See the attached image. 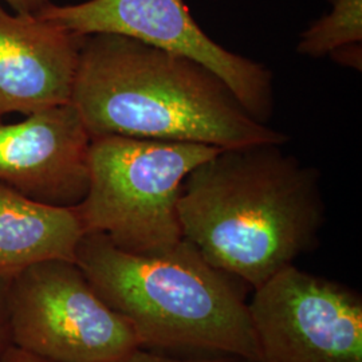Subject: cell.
I'll return each instance as SVG.
<instances>
[{
  "instance_id": "cell-8",
  "label": "cell",
  "mask_w": 362,
  "mask_h": 362,
  "mask_svg": "<svg viewBox=\"0 0 362 362\" xmlns=\"http://www.w3.org/2000/svg\"><path fill=\"white\" fill-rule=\"evenodd\" d=\"M90 143L71 103L0 121V184L43 204L77 207L89 189Z\"/></svg>"
},
{
  "instance_id": "cell-12",
  "label": "cell",
  "mask_w": 362,
  "mask_h": 362,
  "mask_svg": "<svg viewBox=\"0 0 362 362\" xmlns=\"http://www.w3.org/2000/svg\"><path fill=\"white\" fill-rule=\"evenodd\" d=\"M124 362H251L230 354H202L191 358H176L163 354L161 351H148L144 348L134 350Z\"/></svg>"
},
{
  "instance_id": "cell-10",
  "label": "cell",
  "mask_w": 362,
  "mask_h": 362,
  "mask_svg": "<svg viewBox=\"0 0 362 362\" xmlns=\"http://www.w3.org/2000/svg\"><path fill=\"white\" fill-rule=\"evenodd\" d=\"M85 233L77 207L43 204L0 184L1 278L47 260L76 262Z\"/></svg>"
},
{
  "instance_id": "cell-17",
  "label": "cell",
  "mask_w": 362,
  "mask_h": 362,
  "mask_svg": "<svg viewBox=\"0 0 362 362\" xmlns=\"http://www.w3.org/2000/svg\"><path fill=\"white\" fill-rule=\"evenodd\" d=\"M327 1H330V3H333V1H334V0H327Z\"/></svg>"
},
{
  "instance_id": "cell-9",
  "label": "cell",
  "mask_w": 362,
  "mask_h": 362,
  "mask_svg": "<svg viewBox=\"0 0 362 362\" xmlns=\"http://www.w3.org/2000/svg\"><path fill=\"white\" fill-rule=\"evenodd\" d=\"M83 38L0 1V119L70 104Z\"/></svg>"
},
{
  "instance_id": "cell-2",
  "label": "cell",
  "mask_w": 362,
  "mask_h": 362,
  "mask_svg": "<svg viewBox=\"0 0 362 362\" xmlns=\"http://www.w3.org/2000/svg\"><path fill=\"white\" fill-rule=\"evenodd\" d=\"M71 104L91 139L124 136L221 149L284 145L206 66L137 39L85 35Z\"/></svg>"
},
{
  "instance_id": "cell-15",
  "label": "cell",
  "mask_w": 362,
  "mask_h": 362,
  "mask_svg": "<svg viewBox=\"0 0 362 362\" xmlns=\"http://www.w3.org/2000/svg\"><path fill=\"white\" fill-rule=\"evenodd\" d=\"M0 1L3 4L10 6L13 13H30V15H37L52 3V0H0Z\"/></svg>"
},
{
  "instance_id": "cell-1",
  "label": "cell",
  "mask_w": 362,
  "mask_h": 362,
  "mask_svg": "<svg viewBox=\"0 0 362 362\" xmlns=\"http://www.w3.org/2000/svg\"><path fill=\"white\" fill-rule=\"evenodd\" d=\"M276 144L220 149L181 185L182 239L254 290L320 243V172Z\"/></svg>"
},
{
  "instance_id": "cell-6",
  "label": "cell",
  "mask_w": 362,
  "mask_h": 362,
  "mask_svg": "<svg viewBox=\"0 0 362 362\" xmlns=\"http://www.w3.org/2000/svg\"><path fill=\"white\" fill-rule=\"evenodd\" d=\"M37 15L79 35L117 34L187 57L219 76L259 122L267 124L272 118V70L209 38L184 0H88L67 6L50 3Z\"/></svg>"
},
{
  "instance_id": "cell-16",
  "label": "cell",
  "mask_w": 362,
  "mask_h": 362,
  "mask_svg": "<svg viewBox=\"0 0 362 362\" xmlns=\"http://www.w3.org/2000/svg\"><path fill=\"white\" fill-rule=\"evenodd\" d=\"M0 362H52L45 358H40L38 356H34L31 353H27L25 350L18 349L15 346H10L4 351V354L0 357Z\"/></svg>"
},
{
  "instance_id": "cell-7",
  "label": "cell",
  "mask_w": 362,
  "mask_h": 362,
  "mask_svg": "<svg viewBox=\"0 0 362 362\" xmlns=\"http://www.w3.org/2000/svg\"><path fill=\"white\" fill-rule=\"evenodd\" d=\"M248 309L259 362H362V297L349 286L290 264Z\"/></svg>"
},
{
  "instance_id": "cell-14",
  "label": "cell",
  "mask_w": 362,
  "mask_h": 362,
  "mask_svg": "<svg viewBox=\"0 0 362 362\" xmlns=\"http://www.w3.org/2000/svg\"><path fill=\"white\" fill-rule=\"evenodd\" d=\"M329 57L339 65L351 67L360 71L362 67V45L361 43L348 45L345 47L337 49L336 52H332Z\"/></svg>"
},
{
  "instance_id": "cell-4",
  "label": "cell",
  "mask_w": 362,
  "mask_h": 362,
  "mask_svg": "<svg viewBox=\"0 0 362 362\" xmlns=\"http://www.w3.org/2000/svg\"><path fill=\"white\" fill-rule=\"evenodd\" d=\"M221 148L124 136L93 137L89 189L77 209L85 231L133 254L182 240L177 202L188 173Z\"/></svg>"
},
{
  "instance_id": "cell-13",
  "label": "cell",
  "mask_w": 362,
  "mask_h": 362,
  "mask_svg": "<svg viewBox=\"0 0 362 362\" xmlns=\"http://www.w3.org/2000/svg\"><path fill=\"white\" fill-rule=\"evenodd\" d=\"M10 278L0 276V357L11 346L8 313H7V291Z\"/></svg>"
},
{
  "instance_id": "cell-11",
  "label": "cell",
  "mask_w": 362,
  "mask_h": 362,
  "mask_svg": "<svg viewBox=\"0 0 362 362\" xmlns=\"http://www.w3.org/2000/svg\"><path fill=\"white\" fill-rule=\"evenodd\" d=\"M332 11L313 22L300 35L297 52L322 58L337 49L362 42V0H334Z\"/></svg>"
},
{
  "instance_id": "cell-5",
  "label": "cell",
  "mask_w": 362,
  "mask_h": 362,
  "mask_svg": "<svg viewBox=\"0 0 362 362\" xmlns=\"http://www.w3.org/2000/svg\"><path fill=\"white\" fill-rule=\"evenodd\" d=\"M11 345L52 362H124L141 348L129 321L76 262L47 260L8 281Z\"/></svg>"
},
{
  "instance_id": "cell-3",
  "label": "cell",
  "mask_w": 362,
  "mask_h": 362,
  "mask_svg": "<svg viewBox=\"0 0 362 362\" xmlns=\"http://www.w3.org/2000/svg\"><path fill=\"white\" fill-rule=\"evenodd\" d=\"M76 263L100 297L129 321L144 349L259 362L246 284L209 264L187 240L160 252L133 254L103 233H88Z\"/></svg>"
}]
</instances>
